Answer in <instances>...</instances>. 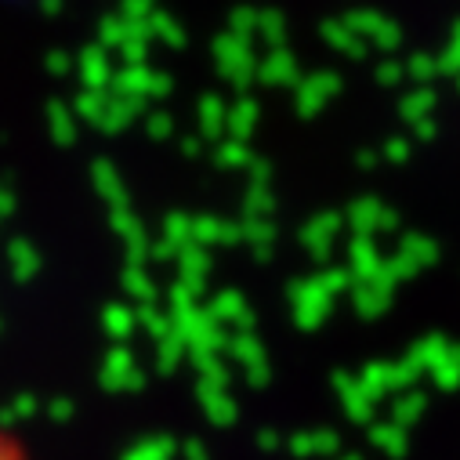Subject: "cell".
<instances>
[{
	"label": "cell",
	"mask_w": 460,
	"mask_h": 460,
	"mask_svg": "<svg viewBox=\"0 0 460 460\" xmlns=\"http://www.w3.org/2000/svg\"><path fill=\"white\" fill-rule=\"evenodd\" d=\"M0 460H40V453L19 428L0 420Z\"/></svg>",
	"instance_id": "6da1fadb"
}]
</instances>
